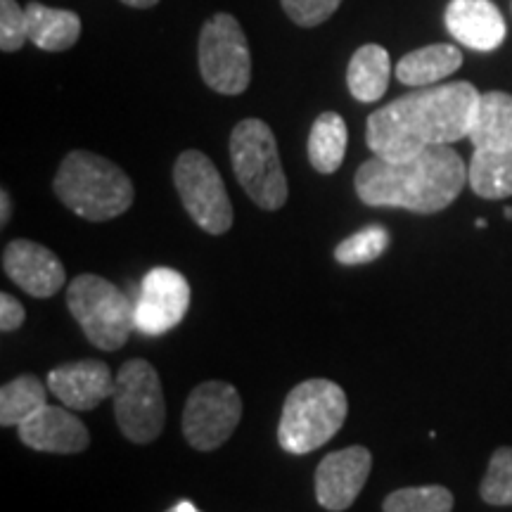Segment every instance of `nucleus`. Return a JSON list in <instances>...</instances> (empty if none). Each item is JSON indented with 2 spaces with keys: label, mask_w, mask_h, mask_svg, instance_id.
Here are the masks:
<instances>
[{
  "label": "nucleus",
  "mask_w": 512,
  "mask_h": 512,
  "mask_svg": "<svg viewBox=\"0 0 512 512\" xmlns=\"http://www.w3.org/2000/svg\"><path fill=\"white\" fill-rule=\"evenodd\" d=\"M475 155L467 166L470 188L484 200H505L512 195V95L482 93L470 128Z\"/></svg>",
  "instance_id": "nucleus-4"
},
{
  "label": "nucleus",
  "mask_w": 512,
  "mask_h": 512,
  "mask_svg": "<svg viewBox=\"0 0 512 512\" xmlns=\"http://www.w3.org/2000/svg\"><path fill=\"white\" fill-rule=\"evenodd\" d=\"M190 309V283L176 268L157 266L140 283L136 330L147 337L174 330Z\"/></svg>",
  "instance_id": "nucleus-12"
},
{
  "label": "nucleus",
  "mask_w": 512,
  "mask_h": 512,
  "mask_svg": "<svg viewBox=\"0 0 512 512\" xmlns=\"http://www.w3.org/2000/svg\"><path fill=\"white\" fill-rule=\"evenodd\" d=\"M67 406H43L17 427L24 446L43 453H81L91 446L86 425Z\"/></svg>",
  "instance_id": "nucleus-16"
},
{
  "label": "nucleus",
  "mask_w": 512,
  "mask_h": 512,
  "mask_svg": "<svg viewBox=\"0 0 512 512\" xmlns=\"http://www.w3.org/2000/svg\"><path fill=\"white\" fill-rule=\"evenodd\" d=\"M24 320H27V311H24V306L8 292L0 294V330L12 332L22 328Z\"/></svg>",
  "instance_id": "nucleus-28"
},
{
  "label": "nucleus",
  "mask_w": 512,
  "mask_h": 512,
  "mask_svg": "<svg viewBox=\"0 0 512 512\" xmlns=\"http://www.w3.org/2000/svg\"><path fill=\"white\" fill-rule=\"evenodd\" d=\"M200 74L211 91L240 95L252 81V53L240 22L228 12L207 19L197 43Z\"/></svg>",
  "instance_id": "nucleus-9"
},
{
  "label": "nucleus",
  "mask_w": 512,
  "mask_h": 512,
  "mask_svg": "<svg viewBox=\"0 0 512 512\" xmlns=\"http://www.w3.org/2000/svg\"><path fill=\"white\" fill-rule=\"evenodd\" d=\"M470 183L467 166L451 145H432L415 157L392 162L373 157L356 171V195L368 207H399L437 214Z\"/></svg>",
  "instance_id": "nucleus-2"
},
{
  "label": "nucleus",
  "mask_w": 512,
  "mask_h": 512,
  "mask_svg": "<svg viewBox=\"0 0 512 512\" xmlns=\"http://www.w3.org/2000/svg\"><path fill=\"white\" fill-rule=\"evenodd\" d=\"M347 121L337 112H323L309 133V162L318 174H335L347 155Z\"/></svg>",
  "instance_id": "nucleus-21"
},
{
  "label": "nucleus",
  "mask_w": 512,
  "mask_h": 512,
  "mask_svg": "<svg viewBox=\"0 0 512 512\" xmlns=\"http://www.w3.org/2000/svg\"><path fill=\"white\" fill-rule=\"evenodd\" d=\"M373 456L366 446H349L320 460L316 470V498L325 510L342 512L354 505L366 486Z\"/></svg>",
  "instance_id": "nucleus-13"
},
{
  "label": "nucleus",
  "mask_w": 512,
  "mask_h": 512,
  "mask_svg": "<svg viewBox=\"0 0 512 512\" xmlns=\"http://www.w3.org/2000/svg\"><path fill=\"white\" fill-rule=\"evenodd\" d=\"M463 64V53L451 43H432V46L418 48L403 55L396 64V79L403 86L425 88L456 74Z\"/></svg>",
  "instance_id": "nucleus-19"
},
{
  "label": "nucleus",
  "mask_w": 512,
  "mask_h": 512,
  "mask_svg": "<svg viewBox=\"0 0 512 512\" xmlns=\"http://www.w3.org/2000/svg\"><path fill=\"white\" fill-rule=\"evenodd\" d=\"M475 226H477V228H484V226H486V221H484V219H477Z\"/></svg>",
  "instance_id": "nucleus-33"
},
{
  "label": "nucleus",
  "mask_w": 512,
  "mask_h": 512,
  "mask_svg": "<svg viewBox=\"0 0 512 512\" xmlns=\"http://www.w3.org/2000/svg\"><path fill=\"white\" fill-rule=\"evenodd\" d=\"M12 216V202H10V192L3 190L0 192V226H8Z\"/></svg>",
  "instance_id": "nucleus-29"
},
{
  "label": "nucleus",
  "mask_w": 512,
  "mask_h": 512,
  "mask_svg": "<svg viewBox=\"0 0 512 512\" xmlns=\"http://www.w3.org/2000/svg\"><path fill=\"white\" fill-rule=\"evenodd\" d=\"M482 93L472 83L453 81L401 95L368 117L366 143L375 157H415L432 145H451L470 136Z\"/></svg>",
  "instance_id": "nucleus-1"
},
{
  "label": "nucleus",
  "mask_w": 512,
  "mask_h": 512,
  "mask_svg": "<svg viewBox=\"0 0 512 512\" xmlns=\"http://www.w3.org/2000/svg\"><path fill=\"white\" fill-rule=\"evenodd\" d=\"M505 219H508V221H512V207H508V209H505Z\"/></svg>",
  "instance_id": "nucleus-32"
},
{
  "label": "nucleus",
  "mask_w": 512,
  "mask_h": 512,
  "mask_svg": "<svg viewBox=\"0 0 512 512\" xmlns=\"http://www.w3.org/2000/svg\"><path fill=\"white\" fill-rule=\"evenodd\" d=\"M448 34L477 53L501 48L508 36L503 12L491 0H451L444 12Z\"/></svg>",
  "instance_id": "nucleus-17"
},
{
  "label": "nucleus",
  "mask_w": 512,
  "mask_h": 512,
  "mask_svg": "<svg viewBox=\"0 0 512 512\" xmlns=\"http://www.w3.org/2000/svg\"><path fill=\"white\" fill-rule=\"evenodd\" d=\"M392 79V60L389 53L377 43H366L351 55L347 69L349 93L358 102H377L387 93Z\"/></svg>",
  "instance_id": "nucleus-20"
},
{
  "label": "nucleus",
  "mask_w": 512,
  "mask_h": 512,
  "mask_svg": "<svg viewBox=\"0 0 512 512\" xmlns=\"http://www.w3.org/2000/svg\"><path fill=\"white\" fill-rule=\"evenodd\" d=\"M479 496L489 505H512V448L501 446L489 460V470L479 486Z\"/></svg>",
  "instance_id": "nucleus-25"
},
{
  "label": "nucleus",
  "mask_w": 512,
  "mask_h": 512,
  "mask_svg": "<svg viewBox=\"0 0 512 512\" xmlns=\"http://www.w3.org/2000/svg\"><path fill=\"white\" fill-rule=\"evenodd\" d=\"M242 399L233 384L209 380L192 389L183 411V434L195 451H214L238 430Z\"/></svg>",
  "instance_id": "nucleus-11"
},
{
  "label": "nucleus",
  "mask_w": 512,
  "mask_h": 512,
  "mask_svg": "<svg viewBox=\"0 0 512 512\" xmlns=\"http://www.w3.org/2000/svg\"><path fill=\"white\" fill-rule=\"evenodd\" d=\"M53 190L64 207L93 223L117 219L136 200V188L126 171L86 150H74L62 159Z\"/></svg>",
  "instance_id": "nucleus-3"
},
{
  "label": "nucleus",
  "mask_w": 512,
  "mask_h": 512,
  "mask_svg": "<svg viewBox=\"0 0 512 512\" xmlns=\"http://www.w3.org/2000/svg\"><path fill=\"white\" fill-rule=\"evenodd\" d=\"M230 162L238 181L256 207L278 211L285 207L287 178L271 126L261 119H245L230 133Z\"/></svg>",
  "instance_id": "nucleus-6"
},
{
  "label": "nucleus",
  "mask_w": 512,
  "mask_h": 512,
  "mask_svg": "<svg viewBox=\"0 0 512 512\" xmlns=\"http://www.w3.org/2000/svg\"><path fill=\"white\" fill-rule=\"evenodd\" d=\"M3 271L12 283L36 299L55 297L67 283L62 261L48 247L31 240H12L5 247Z\"/></svg>",
  "instance_id": "nucleus-14"
},
{
  "label": "nucleus",
  "mask_w": 512,
  "mask_h": 512,
  "mask_svg": "<svg viewBox=\"0 0 512 512\" xmlns=\"http://www.w3.org/2000/svg\"><path fill=\"white\" fill-rule=\"evenodd\" d=\"M280 3H283L285 15L297 27L313 29L335 15L342 0H280Z\"/></svg>",
  "instance_id": "nucleus-27"
},
{
  "label": "nucleus",
  "mask_w": 512,
  "mask_h": 512,
  "mask_svg": "<svg viewBox=\"0 0 512 512\" xmlns=\"http://www.w3.org/2000/svg\"><path fill=\"white\" fill-rule=\"evenodd\" d=\"M392 245V235L384 226H368L344 238L335 247V259L342 266H361L380 259Z\"/></svg>",
  "instance_id": "nucleus-23"
},
{
  "label": "nucleus",
  "mask_w": 512,
  "mask_h": 512,
  "mask_svg": "<svg viewBox=\"0 0 512 512\" xmlns=\"http://www.w3.org/2000/svg\"><path fill=\"white\" fill-rule=\"evenodd\" d=\"M347 413V394L337 382L316 377L297 384L283 403L278 444L294 456L316 451L342 430Z\"/></svg>",
  "instance_id": "nucleus-5"
},
{
  "label": "nucleus",
  "mask_w": 512,
  "mask_h": 512,
  "mask_svg": "<svg viewBox=\"0 0 512 512\" xmlns=\"http://www.w3.org/2000/svg\"><path fill=\"white\" fill-rule=\"evenodd\" d=\"M121 3L128 5V8H138V10H145V8H155L159 0H121Z\"/></svg>",
  "instance_id": "nucleus-30"
},
{
  "label": "nucleus",
  "mask_w": 512,
  "mask_h": 512,
  "mask_svg": "<svg viewBox=\"0 0 512 512\" xmlns=\"http://www.w3.org/2000/svg\"><path fill=\"white\" fill-rule=\"evenodd\" d=\"M453 494L446 486H411L389 494L382 503V512H451Z\"/></svg>",
  "instance_id": "nucleus-24"
},
{
  "label": "nucleus",
  "mask_w": 512,
  "mask_h": 512,
  "mask_svg": "<svg viewBox=\"0 0 512 512\" xmlns=\"http://www.w3.org/2000/svg\"><path fill=\"white\" fill-rule=\"evenodd\" d=\"M48 389L36 375H19L0 389V425L19 427L46 406Z\"/></svg>",
  "instance_id": "nucleus-22"
},
{
  "label": "nucleus",
  "mask_w": 512,
  "mask_h": 512,
  "mask_svg": "<svg viewBox=\"0 0 512 512\" xmlns=\"http://www.w3.org/2000/svg\"><path fill=\"white\" fill-rule=\"evenodd\" d=\"M114 418L121 434L133 444H152L164 430L166 403L155 366L131 358L119 368L114 382Z\"/></svg>",
  "instance_id": "nucleus-8"
},
{
  "label": "nucleus",
  "mask_w": 512,
  "mask_h": 512,
  "mask_svg": "<svg viewBox=\"0 0 512 512\" xmlns=\"http://www.w3.org/2000/svg\"><path fill=\"white\" fill-rule=\"evenodd\" d=\"M67 309L93 347L117 351L136 330V304L100 275L83 273L67 287Z\"/></svg>",
  "instance_id": "nucleus-7"
},
{
  "label": "nucleus",
  "mask_w": 512,
  "mask_h": 512,
  "mask_svg": "<svg viewBox=\"0 0 512 512\" xmlns=\"http://www.w3.org/2000/svg\"><path fill=\"white\" fill-rule=\"evenodd\" d=\"M27 34L36 48L64 53L76 46L81 36V17L72 10H57L31 0L27 5Z\"/></svg>",
  "instance_id": "nucleus-18"
},
{
  "label": "nucleus",
  "mask_w": 512,
  "mask_h": 512,
  "mask_svg": "<svg viewBox=\"0 0 512 512\" xmlns=\"http://www.w3.org/2000/svg\"><path fill=\"white\" fill-rule=\"evenodd\" d=\"M166 512H202V510H197L190 501H181V503H176L174 508H169Z\"/></svg>",
  "instance_id": "nucleus-31"
},
{
  "label": "nucleus",
  "mask_w": 512,
  "mask_h": 512,
  "mask_svg": "<svg viewBox=\"0 0 512 512\" xmlns=\"http://www.w3.org/2000/svg\"><path fill=\"white\" fill-rule=\"evenodd\" d=\"M174 185L190 219L209 235L233 226V204L214 162L200 150H185L174 164Z\"/></svg>",
  "instance_id": "nucleus-10"
},
{
  "label": "nucleus",
  "mask_w": 512,
  "mask_h": 512,
  "mask_svg": "<svg viewBox=\"0 0 512 512\" xmlns=\"http://www.w3.org/2000/svg\"><path fill=\"white\" fill-rule=\"evenodd\" d=\"M27 41V10L19 8L17 0H0V50L17 53Z\"/></svg>",
  "instance_id": "nucleus-26"
},
{
  "label": "nucleus",
  "mask_w": 512,
  "mask_h": 512,
  "mask_svg": "<svg viewBox=\"0 0 512 512\" xmlns=\"http://www.w3.org/2000/svg\"><path fill=\"white\" fill-rule=\"evenodd\" d=\"M117 375L107 363L86 358V361L62 363L48 373V389L72 411H93L114 394Z\"/></svg>",
  "instance_id": "nucleus-15"
}]
</instances>
